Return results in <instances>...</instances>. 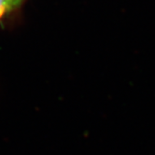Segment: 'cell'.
<instances>
[{"mask_svg": "<svg viewBox=\"0 0 155 155\" xmlns=\"http://www.w3.org/2000/svg\"><path fill=\"white\" fill-rule=\"evenodd\" d=\"M15 5L16 3L14 0H0V17Z\"/></svg>", "mask_w": 155, "mask_h": 155, "instance_id": "obj_1", "label": "cell"}, {"mask_svg": "<svg viewBox=\"0 0 155 155\" xmlns=\"http://www.w3.org/2000/svg\"><path fill=\"white\" fill-rule=\"evenodd\" d=\"M14 1H15V3H16V4H17V3H18V2H19V1H20V0H14Z\"/></svg>", "mask_w": 155, "mask_h": 155, "instance_id": "obj_2", "label": "cell"}]
</instances>
